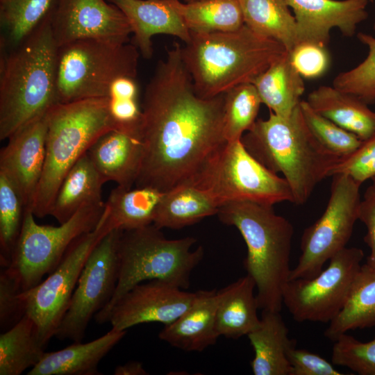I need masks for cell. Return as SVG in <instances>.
I'll return each instance as SVG.
<instances>
[{
    "label": "cell",
    "mask_w": 375,
    "mask_h": 375,
    "mask_svg": "<svg viewBox=\"0 0 375 375\" xmlns=\"http://www.w3.org/2000/svg\"><path fill=\"white\" fill-rule=\"evenodd\" d=\"M175 42L160 60L147 83L140 138L143 158L136 187L165 192L187 183L226 142L224 93L203 98L195 91Z\"/></svg>",
    "instance_id": "1"
},
{
    "label": "cell",
    "mask_w": 375,
    "mask_h": 375,
    "mask_svg": "<svg viewBox=\"0 0 375 375\" xmlns=\"http://www.w3.org/2000/svg\"><path fill=\"white\" fill-rule=\"evenodd\" d=\"M58 48L49 15L18 45L1 49V140H8L57 104Z\"/></svg>",
    "instance_id": "2"
},
{
    "label": "cell",
    "mask_w": 375,
    "mask_h": 375,
    "mask_svg": "<svg viewBox=\"0 0 375 375\" xmlns=\"http://www.w3.org/2000/svg\"><path fill=\"white\" fill-rule=\"evenodd\" d=\"M246 149L260 163L288 183L296 205L304 204L317 184L342 159L314 137L299 105L283 117L269 111L267 119H258L241 138Z\"/></svg>",
    "instance_id": "3"
},
{
    "label": "cell",
    "mask_w": 375,
    "mask_h": 375,
    "mask_svg": "<svg viewBox=\"0 0 375 375\" xmlns=\"http://www.w3.org/2000/svg\"><path fill=\"white\" fill-rule=\"evenodd\" d=\"M182 56L196 92L212 98L253 81L287 50L244 25L216 33H190Z\"/></svg>",
    "instance_id": "4"
},
{
    "label": "cell",
    "mask_w": 375,
    "mask_h": 375,
    "mask_svg": "<svg viewBox=\"0 0 375 375\" xmlns=\"http://www.w3.org/2000/svg\"><path fill=\"white\" fill-rule=\"evenodd\" d=\"M217 215L222 223L235 226L246 243L243 265L255 281L259 308L280 312L291 272L293 226L276 215L273 206L251 201L225 203Z\"/></svg>",
    "instance_id": "5"
},
{
    "label": "cell",
    "mask_w": 375,
    "mask_h": 375,
    "mask_svg": "<svg viewBox=\"0 0 375 375\" xmlns=\"http://www.w3.org/2000/svg\"><path fill=\"white\" fill-rule=\"evenodd\" d=\"M46 119L45 162L29 209L38 218L50 215L63 179L78 159L101 135L117 128L108 97L57 103Z\"/></svg>",
    "instance_id": "6"
},
{
    "label": "cell",
    "mask_w": 375,
    "mask_h": 375,
    "mask_svg": "<svg viewBox=\"0 0 375 375\" xmlns=\"http://www.w3.org/2000/svg\"><path fill=\"white\" fill-rule=\"evenodd\" d=\"M193 237L169 240L153 224L122 231L118 243L119 276L115 291L108 304L95 315L98 324L109 320L116 303L135 285L160 280L183 290L190 286L193 269L203 257L199 246L192 250Z\"/></svg>",
    "instance_id": "7"
},
{
    "label": "cell",
    "mask_w": 375,
    "mask_h": 375,
    "mask_svg": "<svg viewBox=\"0 0 375 375\" xmlns=\"http://www.w3.org/2000/svg\"><path fill=\"white\" fill-rule=\"evenodd\" d=\"M139 56L135 45L106 40H79L58 47L57 103L108 97L117 78H137Z\"/></svg>",
    "instance_id": "8"
},
{
    "label": "cell",
    "mask_w": 375,
    "mask_h": 375,
    "mask_svg": "<svg viewBox=\"0 0 375 375\" xmlns=\"http://www.w3.org/2000/svg\"><path fill=\"white\" fill-rule=\"evenodd\" d=\"M187 184L206 191L219 207L234 201L274 206L293 201L286 180L256 160L241 139L217 147Z\"/></svg>",
    "instance_id": "9"
},
{
    "label": "cell",
    "mask_w": 375,
    "mask_h": 375,
    "mask_svg": "<svg viewBox=\"0 0 375 375\" xmlns=\"http://www.w3.org/2000/svg\"><path fill=\"white\" fill-rule=\"evenodd\" d=\"M104 208L105 203L84 206L57 226L38 224L33 212L26 209L11 262L3 269L22 292L35 287L58 265L77 238L97 226Z\"/></svg>",
    "instance_id": "10"
},
{
    "label": "cell",
    "mask_w": 375,
    "mask_h": 375,
    "mask_svg": "<svg viewBox=\"0 0 375 375\" xmlns=\"http://www.w3.org/2000/svg\"><path fill=\"white\" fill-rule=\"evenodd\" d=\"M111 230L105 208L97 226L72 244L47 278L35 287L20 292L25 315L36 324L40 340L45 346L55 335L67 310L89 255Z\"/></svg>",
    "instance_id": "11"
},
{
    "label": "cell",
    "mask_w": 375,
    "mask_h": 375,
    "mask_svg": "<svg viewBox=\"0 0 375 375\" xmlns=\"http://www.w3.org/2000/svg\"><path fill=\"white\" fill-rule=\"evenodd\" d=\"M330 197L322 216L301 236V254L289 280L311 278L324 264L346 247L358 219L360 184L347 175H333Z\"/></svg>",
    "instance_id": "12"
},
{
    "label": "cell",
    "mask_w": 375,
    "mask_h": 375,
    "mask_svg": "<svg viewBox=\"0 0 375 375\" xmlns=\"http://www.w3.org/2000/svg\"><path fill=\"white\" fill-rule=\"evenodd\" d=\"M363 258L361 249L344 247L315 277L289 280L283 304L292 318L298 322L330 323L344 308Z\"/></svg>",
    "instance_id": "13"
},
{
    "label": "cell",
    "mask_w": 375,
    "mask_h": 375,
    "mask_svg": "<svg viewBox=\"0 0 375 375\" xmlns=\"http://www.w3.org/2000/svg\"><path fill=\"white\" fill-rule=\"evenodd\" d=\"M122 231L111 230L89 255L55 333L58 340L81 342L92 317L112 299L119 276L117 248Z\"/></svg>",
    "instance_id": "14"
},
{
    "label": "cell",
    "mask_w": 375,
    "mask_h": 375,
    "mask_svg": "<svg viewBox=\"0 0 375 375\" xmlns=\"http://www.w3.org/2000/svg\"><path fill=\"white\" fill-rule=\"evenodd\" d=\"M50 22L58 47L84 39L128 42L132 33L126 16L108 0H58Z\"/></svg>",
    "instance_id": "15"
},
{
    "label": "cell",
    "mask_w": 375,
    "mask_h": 375,
    "mask_svg": "<svg viewBox=\"0 0 375 375\" xmlns=\"http://www.w3.org/2000/svg\"><path fill=\"white\" fill-rule=\"evenodd\" d=\"M195 292H188L169 283L151 280L128 291L112 308L108 322L112 328H127L144 323L165 326L176 320L192 304Z\"/></svg>",
    "instance_id": "16"
},
{
    "label": "cell",
    "mask_w": 375,
    "mask_h": 375,
    "mask_svg": "<svg viewBox=\"0 0 375 375\" xmlns=\"http://www.w3.org/2000/svg\"><path fill=\"white\" fill-rule=\"evenodd\" d=\"M285 1L294 14L298 43L310 42L326 46L333 28H338L344 36L352 37L358 26L368 17L369 0Z\"/></svg>",
    "instance_id": "17"
},
{
    "label": "cell",
    "mask_w": 375,
    "mask_h": 375,
    "mask_svg": "<svg viewBox=\"0 0 375 375\" xmlns=\"http://www.w3.org/2000/svg\"><path fill=\"white\" fill-rule=\"evenodd\" d=\"M46 115L8 140L0 151V172L14 183L25 209H30L43 172L46 157Z\"/></svg>",
    "instance_id": "18"
},
{
    "label": "cell",
    "mask_w": 375,
    "mask_h": 375,
    "mask_svg": "<svg viewBox=\"0 0 375 375\" xmlns=\"http://www.w3.org/2000/svg\"><path fill=\"white\" fill-rule=\"evenodd\" d=\"M108 1L126 16L135 46L146 59L152 57V38L156 35L174 36L184 44L190 40V31L168 0Z\"/></svg>",
    "instance_id": "19"
},
{
    "label": "cell",
    "mask_w": 375,
    "mask_h": 375,
    "mask_svg": "<svg viewBox=\"0 0 375 375\" xmlns=\"http://www.w3.org/2000/svg\"><path fill=\"white\" fill-rule=\"evenodd\" d=\"M88 153L106 181L126 189L135 183L143 158L140 133L111 130L101 135Z\"/></svg>",
    "instance_id": "20"
},
{
    "label": "cell",
    "mask_w": 375,
    "mask_h": 375,
    "mask_svg": "<svg viewBox=\"0 0 375 375\" xmlns=\"http://www.w3.org/2000/svg\"><path fill=\"white\" fill-rule=\"evenodd\" d=\"M217 290H198L190 307L174 322L165 326L160 340L186 351H202L219 337L215 324Z\"/></svg>",
    "instance_id": "21"
},
{
    "label": "cell",
    "mask_w": 375,
    "mask_h": 375,
    "mask_svg": "<svg viewBox=\"0 0 375 375\" xmlns=\"http://www.w3.org/2000/svg\"><path fill=\"white\" fill-rule=\"evenodd\" d=\"M126 331L111 328L103 335L89 342H74L62 349L45 352L28 375H97L98 365L124 337Z\"/></svg>",
    "instance_id": "22"
},
{
    "label": "cell",
    "mask_w": 375,
    "mask_h": 375,
    "mask_svg": "<svg viewBox=\"0 0 375 375\" xmlns=\"http://www.w3.org/2000/svg\"><path fill=\"white\" fill-rule=\"evenodd\" d=\"M288 332L280 312L262 310L258 325L247 335L254 351V375L291 374L287 353L296 340L289 338Z\"/></svg>",
    "instance_id": "23"
},
{
    "label": "cell",
    "mask_w": 375,
    "mask_h": 375,
    "mask_svg": "<svg viewBox=\"0 0 375 375\" xmlns=\"http://www.w3.org/2000/svg\"><path fill=\"white\" fill-rule=\"evenodd\" d=\"M255 288V281L247 274L217 291L215 324L219 336L238 339L258 325Z\"/></svg>",
    "instance_id": "24"
},
{
    "label": "cell",
    "mask_w": 375,
    "mask_h": 375,
    "mask_svg": "<svg viewBox=\"0 0 375 375\" xmlns=\"http://www.w3.org/2000/svg\"><path fill=\"white\" fill-rule=\"evenodd\" d=\"M306 101L315 111L362 141L375 136V112L357 97L321 85L308 94Z\"/></svg>",
    "instance_id": "25"
},
{
    "label": "cell",
    "mask_w": 375,
    "mask_h": 375,
    "mask_svg": "<svg viewBox=\"0 0 375 375\" xmlns=\"http://www.w3.org/2000/svg\"><path fill=\"white\" fill-rule=\"evenodd\" d=\"M106 182L88 152L85 153L63 179L49 215L62 224L84 206L104 203L101 190Z\"/></svg>",
    "instance_id": "26"
},
{
    "label": "cell",
    "mask_w": 375,
    "mask_h": 375,
    "mask_svg": "<svg viewBox=\"0 0 375 375\" xmlns=\"http://www.w3.org/2000/svg\"><path fill=\"white\" fill-rule=\"evenodd\" d=\"M262 103L283 117L290 116L299 105L305 90L303 77L292 65L286 51L252 83Z\"/></svg>",
    "instance_id": "27"
},
{
    "label": "cell",
    "mask_w": 375,
    "mask_h": 375,
    "mask_svg": "<svg viewBox=\"0 0 375 375\" xmlns=\"http://www.w3.org/2000/svg\"><path fill=\"white\" fill-rule=\"evenodd\" d=\"M219 208L206 191L190 184H182L164 192L153 224L160 229L182 228L217 215Z\"/></svg>",
    "instance_id": "28"
},
{
    "label": "cell",
    "mask_w": 375,
    "mask_h": 375,
    "mask_svg": "<svg viewBox=\"0 0 375 375\" xmlns=\"http://www.w3.org/2000/svg\"><path fill=\"white\" fill-rule=\"evenodd\" d=\"M164 192L148 186L113 189L105 208L112 229L129 231L153 224Z\"/></svg>",
    "instance_id": "29"
},
{
    "label": "cell",
    "mask_w": 375,
    "mask_h": 375,
    "mask_svg": "<svg viewBox=\"0 0 375 375\" xmlns=\"http://www.w3.org/2000/svg\"><path fill=\"white\" fill-rule=\"evenodd\" d=\"M244 25L281 43L290 52L298 43L294 15L285 0H238Z\"/></svg>",
    "instance_id": "30"
},
{
    "label": "cell",
    "mask_w": 375,
    "mask_h": 375,
    "mask_svg": "<svg viewBox=\"0 0 375 375\" xmlns=\"http://www.w3.org/2000/svg\"><path fill=\"white\" fill-rule=\"evenodd\" d=\"M375 326V267L366 263L358 273L347 301L329 323L324 335L334 342L342 334Z\"/></svg>",
    "instance_id": "31"
},
{
    "label": "cell",
    "mask_w": 375,
    "mask_h": 375,
    "mask_svg": "<svg viewBox=\"0 0 375 375\" xmlns=\"http://www.w3.org/2000/svg\"><path fill=\"white\" fill-rule=\"evenodd\" d=\"M46 346L35 322L24 315L0 335V375H20L36 365Z\"/></svg>",
    "instance_id": "32"
},
{
    "label": "cell",
    "mask_w": 375,
    "mask_h": 375,
    "mask_svg": "<svg viewBox=\"0 0 375 375\" xmlns=\"http://www.w3.org/2000/svg\"><path fill=\"white\" fill-rule=\"evenodd\" d=\"M190 33L226 32L244 25L238 0H168Z\"/></svg>",
    "instance_id": "33"
},
{
    "label": "cell",
    "mask_w": 375,
    "mask_h": 375,
    "mask_svg": "<svg viewBox=\"0 0 375 375\" xmlns=\"http://www.w3.org/2000/svg\"><path fill=\"white\" fill-rule=\"evenodd\" d=\"M58 0H0L1 49L21 43L52 12Z\"/></svg>",
    "instance_id": "34"
},
{
    "label": "cell",
    "mask_w": 375,
    "mask_h": 375,
    "mask_svg": "<svg viewBox=\"0 0 375 375\" xmlns=\"http://www.w3.org/2000/svg\"><path fill=\"white\" fill-rule=\"evenodd\" d=\"M261 104L253 83L238 85L224 93L223 128L226 141L240 140L251 128Z\"/></svg>",
    "instance_id": "35"
},
{
    "label": "cell",
    "mask_w": 375,
    "mask_h": 375,
    "mask_svg": "<svg viewBox=\"0 0 375 375\" xmlns=\"http://www.w3.org/2000/svg\"><path fill=\"white\" fill-rule=\"evenodd\" d=\"M25 212V205L11 180L0 172V263L9 266L18 240Z\"/></svg>",
    "instance_id": "36"
},
{
    "label": "cell",
    "mask_w": 375,
    "mask_h": 375,
    "mask_svg": "<svg viewBox=\"0 0 375 375\" xmlns=\"http://www.w3.org/2000/svg\"><path fill=\"white\" fill-rule=\"evenodd\" d=\"M305 122L318 142L342 159L355 151L362 141L356 135L315 111L307 102L301 101Z\"/></svg>",
    "instance_id": "37"
},
{
    "label": "cell",
    "mask_w": 375,
    "mask_h": 375,
    "mask_svg": "<svg viewBox=\"0 0 375 375\" xmlns=\"http://www.w3.org/2000/svg\"><path fill=\"white\" fill-rule=\"evenodd\" d=\"M357 37L368 47V54L354 68L338 74L333 86L357 97L369 105L375 103V38L364 33H359Z\"/></svg>",
    "instance_id": "38"
},
{
    "label": "cell",
    "mask_w": 375,
    "mask_h": 375,
    "mask_svg": "<svg viewBox=\"0 0 375 375\" xmlns=\"http://www.w3.org/2000/svg\"><path fill=\"white\" fill-rule=\"evenodd\" d=\"M331 362L360 375H375V339L362 342L347 333L342 334L334 341Z\"/></svg>",
    "instance_id": "39"
},
{
    "label": "cell",
    "mask_w": 375,
    "mask_h": 375,
    "mask_svg": "<svg viewBox=\"0 0 375 375\" xmlns=\"http://www.w3.org/2000/svg\"><path fill=\"white\" fill-rule=\"evenodd\" d=\"M291 62L299 74L306 78H316L324 75L330 65L326 46L302 42L289 52Z\"/></svg>",
    "instance_id": "40"
},
{
    "label": "cell",
    "mask_w": 375,
    "mask_h": 375,
    "mask_svg": "<svg viewBox=\"0 0 375 375\" xmlns=\"http://www.w3.org/2000/svg\"><path fill=\"white\" fill-rule=\"evenodd\" d=\"M345 174L359 184L375 176V136L362 141L349 156L341 159L331 173Z\"/></svg>",
    "instance_id": "41"
},
{
    "label": "cell",
    "mask_w": 375,
    "mask_h": 375,
    "mask_svg": "<svg viewBox=\"0 0 375 375\" xmlns=\"http://www.w3.org/2000/svg\"><path fill=\"white\" fill-rule=\"evenodd\" d=\"M21 292L14 277L3 269L0 274V327L3 331L14 326L25 315L19 298Z\"/></svg>",
    "instance_id": "42"
},
{
    "label": "cell",
    "mask_w": 375,
    "mask_h": 375,
    "mask_svg": "<svg viewBox=\"0 0 375 375\" xmlns=\"http://www.w3.org/2000/svg\"><path fill=\"white\" fill-rule=\"evenodd\" d=\"M287 356L290 375H343L332 362L306 349H297L296 344L288 349Z\"/></svg>",
    "instance_id": "43"
},
{
    "label": "cell",
    "mask_w": 375,
    "mask_h": 375,
    "mask_svg": "<svg viewBox=\"0 0 375 375\" xmlns=\"http://www.w3.org/2000/svg\"><path fill=\"white\" fill-rule=\"evenodd\" d=\"M358 219L366 226L364 241L370 249L366 264L375 267V183L369 185L361 199Z\"/></svg>",
    "instance_id": "44"
},
{
    "label": "cell",
    "mask_w": 375,
    "mask_h": 375,
    "mask_svg": "<svg viewBox=\"0 0 375 375\" xmlns=\"http://www.w3.org/2000/svg\"><path fill=\"white\" fill-rule=\"evenodd\" d=\"M108 97L110 99H138L137 78L122 76L110 85Z\"/></svg>",
    "instance_id": "45"
},
{
    "label": "cell",
    "mask_w": 375,
    "mask_h": 375,
    "mask_svg": "<svg viewBox=\"0 0 375 375\" xmlns=\"http://www.w3.org/2000/svg\"><path fill=\"white\" fill-rule=\"evenodd\" d=\"M115 375H147L142 363L138 361L128 362L123 365H119L114 370Z\"/></svg>",
    "instance_id": "46"
},
{
    "label": "cell",
    "mask_w": 375,
    "mask_h": 375,
    "mask_svg": "<svg viewBox=\"0 0 375 375\" xmlns=\"http://www.w3.org/2000/svg\"><path fill=\"white\" fill-rule=\"evenodd\" d=\"M183 1H185V2H190V1H197V0H182Z\"/></svg>",
    "instance_id": "47"
},
{
    "label": "cell",
    "mask_w": 375,
    "mask_h": 375,
    "mask_svg": "<svg viewBox=\"0 0 375 375\" xmlns=\"http://www.w3.org/2000/svg\"><path fill=\"white\" fill-rule=\"evenodd\" d=\"M372 183H375V176L372 178Z\"/></svg>",
    "instance_id": "48"
},
{
    "label": "cell",
    "mask_w": 375,
    "mask_h": 375,
    "mask_svg": "<svg viewBox=\"0 0 375 375\" xmlns=\"http://www.w3.org/2000/svg\"><path fill=\"white\" fill-rule=\"evenodd\" d=\"M373 29H374V31H375V22H374V23Z\"/></svg>",
    "instance_id": "49"
}]
</instances>
